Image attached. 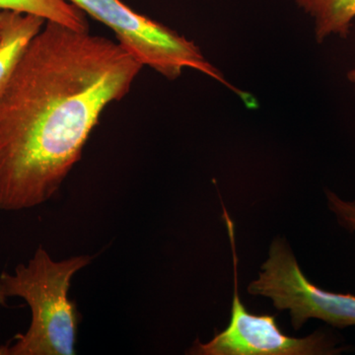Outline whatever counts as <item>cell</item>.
Masks as SVG:
<instances>
[{"mask_svg": "<svg viewBox=\"0 0 355 355\" xmlns=\"http://www.w3.org/2000/svg\"><path fill=\"white\" fill-rule=\"evenodd\" d=\"M142 67L118 42L46 21L0 91V211L58 193Z\"/></svg>", "mask_w": 355, "mask_h": 355, "instance_id": "cell-1", "label": "cell"}, {"mask_svg": "<svg viewBox=\"0 0 355 355\" xmlns=\"http://www.w3.org/2000/svg\"><path fill=\"white\" fill-rule=\"evenodd\" d=\"M92 261L78 256L55 261L43 247L37 249L27 265L15 273L0 275V305L10 297L24 299L32 321L24 335L12 345L0 347L2 355H73L78 314L69 299L73 275Z\"/></svg>", "mask_w": 355, "mask_h": 355, "instance_id": "cell-2", "label": "cell"}, {"mask_svg": "<svg viewBox=\"0 0 355 355\" xmlns=\"http://www.w3.org/2000/svg\"><path fill=\"white\" fill-rule=\"evenodd\" d=\"M67 1L110 28L118 43L140 64L151 67L169 80L179 78L184 69H191L237 92L210 64L195 42L157 21L135 12L121 0Z\"/></svg>", "mask_w": 355, "mask_h": 355, "instance_id": "cell-3", "label": "cell"}, {"mask_svg": "<svg viewBox=\"0 0 355 355\" xmlns=\"http://www.w3.org/2000/svg\"><path fill=\"white\" fill-rule=\"evenodd\" d=\"M248 292L272 299L279 311L288 310L295 330L313 318L336 328L355 324V296L324 291L314 286L301 270L287 243L279 238L270 245L268 259Z\"/></svg>", "mask_w": 355, "mask_h": 355, "instance_id": "cell-4", "label": "cell"}, {"mask_svg": "<svg viewBox=\"0 0 355 355\" xmlns=\"http://www.w3.org/2000/svg\"><path fill=\"white\" fill-rule=\"evenodd\" d=\"M223 217L233 254L234 293L230 323L210 342L196 340L190 349L197 355H331L340 354L323 333L305 338H292L282 333L275 316L251 314L243 305L238 289V257L236 253L234 226L223 207Z\"/></svg>", "mask_w": 355, "mask_h": 355, "instance_id": "cell-5", "label": "cell"}, {"mask_svg": "<svg viewBox=\"0 0 355 355\" xmlns=\"http://www.w3.org/2000/svg\"><path fill=\"white\" fill-rule=\"evenodd\" d=\"M46 22L34 14L0 11V91L8 83L30 42Z\"/></svg>", "mask_w": 355, "mask_h": 355, "instance_id": "cell-6", "label": "cell"}, {"mask_svg": "<svg viewBox=\"0 0 355 355\" xmlns=\"http://www.w3.org/2000/svg\"><path fill=\"white\" fill-rule=\"evenodd\" d=\"M314 21L315 37L322 43L330 37L347 38L355 19V0H295Z\"/></svg>", "mask_w": 355, "mask_h": 355, "instance_id": "cell-7", "label": "cell"}, {"mask_svg": "<svg viewBox=\"0 0 355 355\" xmlns=\"http://www.w3.org/2000/svg\"><path fill=\"white\" fill-rule=\"evenodd\" d=\"M1 10L34 14L46 21L60 23L77 31L89 30L85 13L67 0H0Z\"/></svg>", "mask_w": 355, "mask_h": 355, "instance_id": "cell-8", "label": "cell"}, {"mask_svg": "<svg viewBox=\"0 0 355 355\" xmlns=\"http://www.w3.org/2000/svg\"><path fill=\"white\" fill-rule=\"evenodd\" d=\"M329 207L336 214L340 225L347 228L350 233L355 231V200L345 202L336 195L327 191Z\"/></svg>", "mask_w": 355, "mask_h": 355, "instance_id": "cell-9", "label": "cell"}, {"mask_svg": "<svg viewBox=\"0 0 355 355\" xmlns=\"http://www.w3.org/2000/svg\"><path fill=\"white\" fill-rule=\"evenodd\" d=\"M347 77H349V83L354 86L355 89V64L354 67L349 70V73H347Z\"/></svg>", "mask_w": 355, "mask_h": 355, "instance_id": "cell-10", "label": "cell"}, {"mask_svg": "<svg viewBox=\"0 0 355 355\" xmlns=\"http://www.w3.org/2000/svg\"><path fill=\"white\" fill-rule=\"evenodd\" d=\"M0 355H2V350H1V347H0Z\"/></svg>", "mask_w": 355, "mask_h": 355, "instance_id": "cell-11", "label": "cell"}]
</instances>
